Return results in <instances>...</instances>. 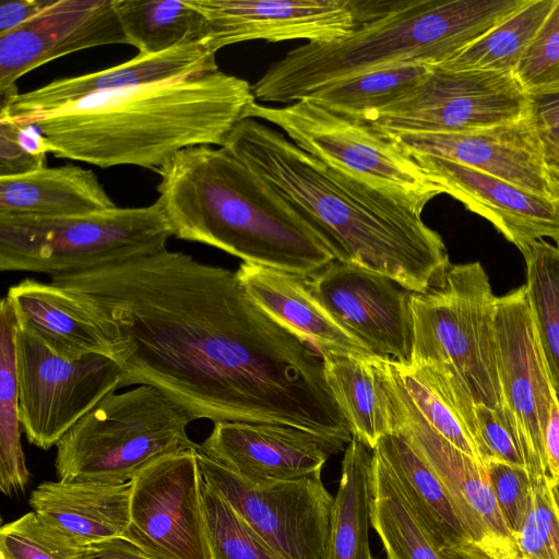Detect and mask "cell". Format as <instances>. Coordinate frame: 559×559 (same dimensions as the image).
I'll use <instances>...</instances> for the list:
<instances>
[{
  "instance_id": "6da1fadb",
  "label": "cell",
  "mask_w": 559,
  "mask_h": 559,
  "mask_svg": "<svg viewBox=\"0 0 559 559\" xmlns=\"http://www.w3.org/2000/svg\"><path fill=\"white\" fill-rule=\"evenodd\" d=\"M96 328L121 388L151 385L193 420L282 424L352 440L321 353L265 313L236 272L181 251L50 276Z\"/></svg>"
},
{
  "instance_id": "7a4b0ae2",
  "label": "cell",
  "mask_w": 559,
  "mask_h": 559,
  "mask_svg": "<svg viewBox=\"0 0 559 559\" xmlns=\"http://www.w3.org/2000/svg\"><path fill=\"white\" fill-rule=\"evenodd\" d=\"M223 147L259 176L340 262L424 292L451 263L442 237L396 198L341 173L255 119Z\"/></svg>"
},
{
  "instance_id": "3957f363",
  "label": "cell",
  "mask_w": 559,
  "mask_h": 559,
  "mask_svg": "<svg viewBox=\"0 0 559 559\" xmlns=\"http://www.w3.org/2000/svg\"><path fill=\"white\" fill-rule=\"evenodd\" d=\"M254 102L249 82L217 70L97 93L47 112L10 118L34 126L47 152L58 158L156 171L185 148L223 146Z\"/></svg>"
},
{
  "instance_id": "277c9868",
  "label": "cell",
  "mask_w": 559,
  "mask_h": 559,
  "mask_svg": "<svg viewBox=\"0 0 559 559\" xmlns=\"http://www.w3.org/2000/svg\"><path fill=\"white\" fill-rule=\"evenodd\" d=\"M173 236L309 277L333 254L305 221L223 146H192L156 170Z\"/></svg>"
},
{
  "instance_id": "5b68a950",
  "label": "cell",
  "mask_w": 559,
  "mask_h": 559,
  "mask_svg": "<svg viewBox=\"0 0 559 559\" xmlns=\"http://www.w3.org/2000/svg\"><path fill=\"white\" fill-rule=\"evenodd\" d=\"M526 1L353 0V32L289 50L251 85L252 93L260 102L292 104L362 73L404 64L440 66Z\"/></svg>"
},
{
  "instance_id": "8992f818",
  "label": "cell",
  "mask_w": 559,
  "mask_h": 559,
  "mask_svg": "<svg viewBox=\"0 0 559 559\" xmlns=\"http://www.w3.org/2000/svg\"><path fill=\"white\" fill-rule=\"evenodd\" d=\"M192 417L162 391L138 385L110 393L56 444V475L64 483L120 485L154 460L195 450Z\"/></svg>"
},
{
  "instance_id": "52a82bcc",
  "label": "cell",
  "mask_w": 559,
  "mask_h": 559,
  "mask_svg": "<svg viewBox=\"0 0 559 559\" xmlns=\"http://www.w3.org/2000/svg\"><path fill=\"white\" fill-rule=\"evenodd\" d=\"M496 302L478 261L450 263L424 292L413 293L411 364L444 367L462 381L477 405L503 409Z\"/></svg>"
},
{
  "instance_id": "ba28073f",
  "label": "cell",
  "mask_w": 559,
  "mask_h": 559,
  "mask_svg": "<svg viewBox=\"0 0 559 559\" xmlns=\"http://www.w3.org/2000/svg\"><path fill=\"white\" fill-rule=\"evenodd\" d=\"M173 236L155 201L81 216H0V270L72 274L163 251Z\"/></svg>"
},
{
  "instance_id": "9c48e42d",
  "label": "cell",
  "mask_w": 559,
  "mask_h": 559,
  "mask_svg": "<svg viewBox=\"0 0 559 559\" xmlns=\"http://www.w3.org/2000/svg\"><path fill=\"white\" fill-rule=\"evenodd\" d=\"M246 117L273 123L305 152L420 214L430 200L443 193L395 141L308 98L283 107L254 102Z\"/></svg>"
},
{
  "instance_id": "30bf717a",
  "label": "cell",
  "mask_w": 559,
  "mask_h": 559,
  "mask_svg": "<svg viewBox=\"0 0 559 559\" xmlns=\"http://www.w3.org/2000/svg\"><path fill=\"white\" fill-rule=\"evenodd\" d=\"M531 114L532 98L514 74L432 67L403 98L357 122L392 139L490 129L523 121Z\"/></svg>"
},
{
  "instance_id": "8fae6325",
  "label": "cell",
  "mask_w": 559,
  "mask_h": 559,
  "mask_svg": "<svg viewBox=\"0 0 559 559\" xmlns=\"http://www.w3.org/2000/svg\"><path fill=\"white\" fill-rule=\"evenodd\" d=\"M15 365L20 419L28 442L41 450L63 435L97 403L120 389L122 371L109 356L66 359L19 326Z\"/></svg>"
},
{
  "instance_id": "7c38bea8",
  "label": "cell",
  "mask_w": 559,
  "mask_h": 559,
  "mask_svg": "<svg viewBox=\"0 0 559 559\" xmlns=\"http://www.w3.org/2000/svg\"><path fill=\"white\" fill-rule=\"evenodd\" d=\"M199 447V445H198ZM203 480L283 559H324L334 498L321 472L292 480H248L197 449Z\"/></svg>"
},
{
  "instance_id": "4fadbf2b",
  "label": "cell",
  "mask_w": 559,
  "mask_h": 559,
  "mask_svg": "<svg viewBox=\"0 0 559 559\" xmlns=\"http://www.w3.org/2000/svg\"><path fill=\"white\" fill-rule=\"evenodd\" d=\"M497 367L503 411L524 467L536 483L547 476L545 436L557 393L540 347L526 285L497 297Z\"/></svg>"
},
{
  "instance_id": "5bb4252c",
  "label": "cell",
  "mask_w": 559,
  "mask_h": 559,
  "mask_svg": "<svg viewBox=\"0 0 559 559\" xmlns=\"http://www.w3.org/2000/svg\"><path fill=\"white\" fill-rule=\"evenodd\" d=\"M197 449L160 456L131 480L122 537L153 559H212Z\"/></svg>"
},
{
  "instance_id": "9a60e30c",
  "label": "cell",
  "mask_w": 559,
  "mask_h": 559,
  "mask_svg": "<svg viewBox=\"0 0 559 559\" xmlns=\"http://www.w3.org/2000/svg\"><path fill=\"white\" fill-rule=\"evenodd\" d=\"M311 294L373 357L411 364L413 292L388 276L331 261L306 277Z\"/></svg>"
},
{
  "instance_id": "2e32d148",
  "label": "cell",
  "mask_w": 559,
  "mask_h": 559,
  "mask_svg": "<svg viewBox=\"0 0 559 559\" xmlns=\"http://www.w3.org/2000/svg\"><path fill=\"white\" fill-rule=\"evenodd\" d=\"M207 24L211 48L247 40L330 41L353 32V0H188Z\"/></svg>"
},
{
  "instance_id": "e0dca14e",
  "label": "cell",
  "mask_w": 559,
  "mask_h": 559,
  "mask_svg": "<svg viewBox=\"0 0 559 559\" xmlns=\"http://www.w3.org/2000/svg\"><path fill=\"white\" fill-rule=\"evenodd\" d=\"M128 44L112 0H53L39 14L0 35V96L24 74L84 49Z\"/></svg>"
},
{
  "instance_id": "ac0fdd59",
  "label": "cell",
  "mask_w": 559,
  "mask_h": 559,
  "mask_svg": "<svg viewBox=\"0 0 559 559\" xmlns=\"http://www.w3.org/2000/svg\"><path fill=\"white\" fill-rule=\"evenodd\" d=\"M206 456L254 483L298 479L321 472L344 448L282 424L221 421L199 444Z\"/></svg>"
},
{
  "instance_id": "d6986e66",
  "label": "cell",
  "mask_w": 559,
  "mask_h": 559,
  "mask_svg": "<svg viewBox=\"0 0 559 559\" xmlns=\"http://www.w3.org/2000/svg\"><path fill=\"white\" fill-rule=\"evenodd\" d=\"M406 154L444 158L492 175L524 190L559 200L532 120L467 132L416 133L392 138Z\"/></svg>"
},
{
  "instance_id": "ffe728a7",
  "label": "cell",
  "mask_w": 559,
  "mask_h": 559,
  "mask_svg": "<svg viewBox=\"0 0 559 559\" xmlns=\"http://www.w3.org/2000/svg\"><path fill=\"white\" fill-rule=\"evenodd\" d=\"M407 155L443 193L490 222L520 251L546 238L559 245V200L444 158Z\"/></svg>"
},
{
  "instance_id": "44dd1931",
  "label": "cell",
  "mask_w": 559,
  "mask_h": 559,
  "mask_svg": "<svg viewBox=\"0 0 559 559\" xmlns=\"http://www.w3.org/2000/svg\"><path fill=\"white\" fill-rule=\"evenodd\" d=\"M209 38L154 55H140L116 67L57 79L26 93L1 98L0 115L19 118L47 112L88 95L219 70Z\"/></svg>"
},
{
  "instance_id": "7402d4cb",
  "label": "cell",
  "mask_w": 559,
  "mask_h": 559,
  "mask_svg": "<svg viewBox=\"0 0 559 559\" xmlns=\"http://www.w3.org/2000/svg\"><path fill=\"white\" fill-rule=\"evenodd\" d=\"M389 381L397 424L395 432L408 441L441 480L472 543L513 539L499 511L485 465L431 429L399 400L390 373Z\"/></svg>"
},
{
  "instance_id": "603a6c76",
  "label": "cell",
  "mask_w": 559,
  "mask_h": 559,
  "mask_svg": "<svg viewBox=\"0 0 559 559\" xmlns=\"http://www.w3.org/2000/svg\"><path fill=\"white\" fill-rule=\"evenodd\" d=\"M131 487V481H45L28 502L47 525L82 548L123 536L130 523Z\"/></svg>"
},
{
  "instance_id": "cb8c5ba5",
  "label": "cell",
  "mask_w": 559,
  "mask_h": 559,
  "mask_svg": "<svg viewBox=\"0 0 559 559\" xmlns=\"http://www.w3.org/2000/svg\"><path fill=\"white\" fill-rule=\"evenodd\" d=\"M237 277L249 297L270 317L326 352L371 356L311 294L306 277L242 262Z\"/></svg>"
},
{
  "instance_id": "d4e9b609",
  "label": "cell",
  "mask_w": 559,
  "mask_h": 559,
  "mask_svg": "<svg viewBox=\"0 0 559 559\" xmlns=\"http://www.w3.org/2000/svg\"><path fill=\"white\" fill-rule=\"evenodd\" d=\"M386 364L399 400L455 448L483 463L476 403L462 381L441 366Z\"/></svg>"
},
{
  "instance_id": "484cf974",
  "label": "cell",
  "mask_w": 559,
  "mask_h": 559,
  "mask_svg": "<svg viewBox=\"0 0 559 559\" xmlns=\"http://www.w3.org/2000/svg\"><path fill=\"white\" fill-rule=\"evenodd\" d=\"M116 206L95 173L73 164L0 177V216L63 218Z\"/></svg>"
},
{
  "instance_id": "4316f807",
  "label": "cell",
  "mask_w": 559,
  "mask_h": 559,
  "mask_svg": "<svg viewBox=\"0 0 559 559\" xmlns=\"http://www.w3.org/2000/svg\"><path fill=\"white\" fill-rule=\"evenodd\" d=\"M321 355L326 384L352 437L373 450L381 438L397 428L386 361L348 353Z\"/></svg>"
},
{
  "instance_id": "83f0119b",
  "label": "cell",
  "mask_w": 559,
  "mask_h": 559,
  "mask_svg": "<svg viewBox=\"0 0 559 559\" xmlns=\"http://www.w3.org/2000/svg\"><path fill=\"white\" fill-rule=\"evenodd\" d=\"M5 298L15 312L19 326L57 355L69 360L91 355L111 357L96 328L53 283L25 278L12 285Z\"/></svg>"
},
{
  "instance_id": "f1b7e54d",
  "label": "cell",
  "mask_w": 559,
  "mask_h": 559,
  "mask_svg": "<svg viewBox=\"0 0 559 559\" xmlns=\"http://www.w3.org/2000/svg\"><path fill=\"white\" fill-rule=\"evenodd\" d=\"M373 451L385 463L415 516L440 550L472 542L443 484L401 433L384 436Z\"/></svg>"
},
{
  "instance_id": "f546056e",
  "label": "cell",
  "mask_w": 559,
  "mask_h": 559,
  "mask_svg": "<svg viewBox=\"0 0 559 559\" xmlns=\"http://www.w3.org/2000/svg\"><path fill=\"white\" fill-rule=\"evenodd\" d=\"M373 450L352 438L344 451L324 559H370V475Z\"/></svg>"
},
{
  "instance_id": "4dcf8cb0",
  "label": "cell",
  "mask_w": 559,
  "mask_h": 559,
  "mask_svg": "<svg viewBox=\"0 0 559 559\" xmlns=\"http://www.w3.org/2000/svg\"><path fill=\"white\" fill-rule=\"evenodd\" d=\"M128 45L154 55L207 38L205 17L188 0H112Z\"/></svg>"
},
{
  "instance_id": "1f68e13d",
  "label": "cell",
  "mask_w": 559,
  "mask_h": 559,
  "mask_svg": "<svg viewBox=\"0 0 559 559\" xmlns=\"http://www.w3.org/2000/svg\"><path fill=\"white\" fill-rule=\"evenodd\" d=\"M370 491V525L379 535L386 556L393 559H445L374 451Z\"/></svg>"
},
{
  "instance_id": "d6a6232c",
  "label": "cell",
  "mask_w": 559,
  "mask_h": 559,
  "mask_svg": "<svg viewBox=\"0 0 559 559\" xmlns=\"http://www.w3.org/2000/svg\"><path fill=\"white\" fill-rule=\"evenodd\" d=\"M556 0H527L452 59L437 66L453 71L514 74Z\"/></svg>"
},
{
  "instance_id": "836d02e7",
  "label": "cell",
  "mask_w": 559,
  "mask_h": 559,
  "mask_svg": "<svg viewBox=\"0 0 559 559\" xmlns=\"http://www.w3.org/2000/svg\"><path fill=\"white\" fill-rule=\"evenodd\" d=\"M16 331L15 312L4 297L0 305V489L8 497L23 492L31 480L21 443Z\"/></svg>"
},
{
  "instance_id": "e575fe53",
  "label": "cell",
  "mask_w": 559,
  "mask_h": 559,
  "mask_svg": "<svg viewBox=\"0 0 559 559\" xmlns=\"http://www.w3.org/2000/svg\"><path fill=\"white\" fill-rule=\"evenodd\" d=\"M424 64H404L337 81L304 98L357 121L403 98L430 72Z\"/></svg>"
},
{
  "instance_id": "d590c367",
  "label": "cell",
  "mask_w": 559,
  "mask_h": 559,
  "mask_svg": "<svg viewBox=\"0 0 559 559\" xmlns=\"http://www.w3.org/2000/svg\"><path fill=\"white\" fill-rule=\"evenodd\" d=\"M526 289L540 347L559 399V245L543 239L521 250Z\"/></svg>"
},
{
  "instance_id": "8d00e7d4",
  "label": "cell",
  "mask_w": 559,
  "mask_h": 559,
  "mask_svg": "<svg viewBox=\"0 0 559 559\" xmlns=\"http://www.w3.org/2000/svg\"><path fill=\"white\" fill-rule=\"evenodd\" d=\"M202 499L212 559H283L204 480Z\"/></svg>"
},
{
  "instance_id": "74e56055",
  "label": "cell",
  "mask_w": 559,
  "mask_h": 559,
  "mask_svg": "<svg viewBox=\"0 0 559 559\" xmlns=\"http://www.w3.org/2000/svg\"><path fill=\"white\" fill-rule=\"evenodd\" d=\"M80 550L34 511L0 530V559H78Z\"/></svg>"
},
{
  "instance_id": "f35d334b",
  "label": "cell",
  "mask_w": 559,
  "mask_h": 559,
  "mask_svg": "<svg viewBox=\"0 0 559 559\" xmlns=\"http://www.w3.org/2000/svg\"><path fill=\"white\" fill-rule=\"evenodd\" d=\"M523 559H559V512L554 501L548 475L532 483V498L526 518L513 536Z\"/></svg>"
},
{
  "instance_id": "ab89813d",
  "label": "cell",
  "mask_w": 559,
  "mask_h": 559,
  "mask_svg": "<svg viewBox=\"0 0 559 559\" xmlns=\"http://www.w3.org/2000/svg\"><path fill=\"white\" fill-rule=\"evenodd\" d=\"M514 75L531 97L559 92V0L523 55Z\"/></svg>"
},
{
  "instance_id": "60d3db41",
  "label": "cell",
  "mask_w": 559,
  "mask_h": 559,
  "mask_svg": "<svg viewBox=\"0 0 559 559\" xmlns=\"http://www.w3.org/2000/svg\"><path fill=\"white\" fill-rule=\"evenodd\" d=\"M485 467L501 516L513 536L528 512L532 480L523 466L488 460Z\"/></svg>"
},
{
  "instance_id": "b9f144b4",
  "label": "cell",
  "mask_w": 559,
  "mask_h": 559,
  "mask_svg": "<svg viewBox=\"0 0 559 559\" xmlns=\"http://www.w3.org/2000/svg\"><path fill=\"white\" fill-rule=\"evenodd\" d=\"M47 154L44 139L34 126H21L0 115V177L46 167Z\"/></svg>"
},
{
  "instance_id": "7bdbcfd3",
  "label": "cell",
  "mask_w": 559,
  "mask_h": 559,
  "mask_svg": "<svg viewBox=\"0 0 559 559\" xmlns=\"http://www.w3.org/2000/svg\"><path fill=\"white\" fill-rule=\"evenodd\" d=\"M475 412L477 445L483 464L488 460H498L524 467L514 431L504 411L476 404Z\"/></svg>"
},
{
  "instance_id": "ee69618b",
  "label": "cell",
  "mask_w": 559,
  "mask_h": 559,
  "mask_svg": "<svg viewBox=\"0 0 559 559\" xmlns=\"http://www.w3.org/2000/svg\"><path fill=\"white\" fill-rule=\"evenodd\" d=\"M532 120L545 168L559 187V92L533 96Z\"/></svg>"
},
{
  "instance_id": "f6af8a7d",
  "label": "cell",
  "mask_w": 559,
  "mask_h": 559,
  "mask_svg": "<svg viewBox=\"0 0 559 559\" xmlns=\"http://www.w3.org/2000/svg\"><path fill=\"white\" fill-rule=\"evenodd\" d=\"M53 0H9L0 5V35L7 34L39 14Z\"/></svg>"
},
{
  "instance_id": "bcb514c9",
  "label": "cell",
  "mask_w": 559,
  "mask_h": 559,
  "mask_svg": "<svg viewBox=\"0 0 559 559\" xmlns=\"http://www.w3.org/2000/svg\"><path fill=\"white\" fill-rule=\"evenodd\" d=\"M78 559H153L133 543L116 537L82 547Z\"/></svg>"
},
{
  "instance_id": "7dc6e473",
  "label": "cell",
  "mask_w": 559,
  "mask_h": 559,
  "mask_svg": "<svg viewBox=\"0 0 559 559\" xmlns=\"http://www.w3.org/2000/svg\"><path fill=\"white\" fill-rule=\"evenodd\" d=\"M464 559H523L516 551L513 539L466 543L454 546Z\"/></svg>"
},
{
  "instance_id": "c3c4849f",
  "label": "cell",
  "mask_w": 559,
  "mask_h": 559,
  "mask_svg": "<svg viewBox=\"0 0 559 559\" xmlns=\"http://www.w3.org/2000/svg\"><path fill=\"white\" fill-rule=\"evenodd\" d=\"M545 453L548 477L559 483V399L555 397L545 436Z\"/></svg>"
},
{
  "instance_id": "681fc988",
  "label": "cell",
  "mask_w": 559,
  "mask_h": 559,
  "mask_svg": "<svg viewBox=\"0 0 559 559\" xmlns=\"http://www.w3.org/2000/svg\"><path fill=\"white\" fill-rule=\"evenodd\" d=\"M548 480H549V486H550V489H551V493H552V497H554L555 504H556L557 510L559 512V483L552 481L549 477H548Z\"/></svg>"
},
{
  "instance_id": "f907efd6",
  "label": "cell",
  "mask_w": 559,
  "mask_h": 559,
  "mask_svg": "<svg viewBox=\"0 0 559 559\" xmlns=\"http://www.w3.org/2000/svg\"><path fill=\"white\" fill-rule=\"evenodd\" d=\"M441 551L445 559H464L454 547H448Z\"/></svg>"
},
{
  "instance_id": "816d5d0a",
  "label": "cell",
  "mask_w": 559,
  "mask_h": 559,
  "mask_svg": "<svg viewBox=\"0 0 559 559\" xmlns=\"http://www.w3.org/2000/svg\"><path fill=\"white\" fill-rule=\"evenodd\" d=\"M370 559H373V558L371 557ZM386 559H393V558H392V557H390V556H386Z\"/></svg>"
}]
</instances>
